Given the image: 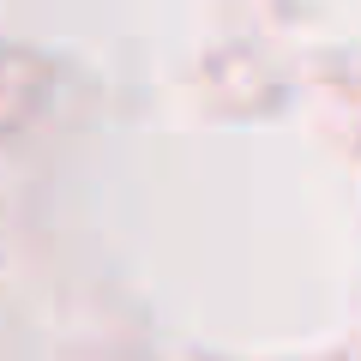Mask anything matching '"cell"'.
Returning <instances> with one entry per match:
<instances>
[]
</instances>
